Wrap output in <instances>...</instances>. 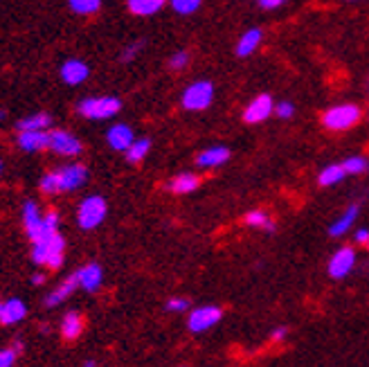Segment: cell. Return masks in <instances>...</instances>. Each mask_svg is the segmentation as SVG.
Here are the masks:
<instances>
[{"label": "cell", "instance_id": "6da1fadb", "mask_svg": "<svg viewBox=\"0 0 369 367\" xmlns=\"http://www.w3.org/2000/svg\"><path fill=\"white\" fill-rule=\"evenodd\" d=\"M63 252H65V239L61 232H54L50 237H43L39 242H32V259L39 266H48L52 270L63 266Z\"/></svg>", "mask_w": 369, "mask_h": 367}, {"label": "cell", "instance_id": "7a4b0ae2", "mask_svg": "<svg viewBox=\"0 0 369 367\" xmlns=\"http://www.w3.org/2000/svg\"><path fill=\"white\" fill-rule=\"evenodd\" d=\"M363 120V111L356 104H338L322 113V124L329 131H347L354 129Z\"/></svg>", "mask_w": 369, "mask_h": 367}, {"label": "cell", "instance_id": "3957f363", "mask_svg": "<svg viewBox=\"0 0 369 367\" xmlns=\"http://www.w3.org/2000/svg\"><path fill=\"white\" fill-rule=\"evenodd\" d=\"M120 108H122V101L113 95L86 97L84 101H79V113L88 120H108L113 116H118Z\"/></svg>", "mask_w": 369, "mask_h": 367}, {"label": "cell", "instance_id": "277c9868", "mask_svg": "<svg viewBox=\"0 0 369 367\" xmlns=\"http://www.w3.org/2000/svg\"><path fill=\"white\" fill-rule=\"evenodd\" d=\"M108 205L101 197H88L86 201H82L77 210V223L82 230H95V228L106 219Z\"/></svg>", "mask_w": 369, "mask_h": 367}, {"label": "cell", "instance_id": "5b68a950", "mask_svg": "<svg viewBox=\"0 0 369 367\" xmlns=\"http://www.w3.org/2000/svg\"><path fill=\"white\" fill-rule=\"evenodd\" d=\"M214 99V86L210 82H194L182 93V108L184 111H205Z\"/></svg>", "mask_w": 369, "mask_h": 367}, {"label": "cell", "instance_id": "8992f818", "mask_svg": "<svg viewBox=\"0 0 369 367\" xmlns=\"http://www.w3.org/2000/svg\"><path fill=\"white\" fill-rule=\"evenodd\" d=\"M221 318H223V311L218 306H212V304L210 306H199L189 313L187 327H189L192 334H203V331L212 329L216 323H221Z\"/></svg>", "mask_w": 369, "mask_h": 367}, {"label": "cell", "instance_id": "52a82bcc", "mask_svg": "<svg viewBox=\"0 0 369 367\" xmlns=\"http://www.w3.org/2000/svg\"><path fill=\"white\" fill-rule=\"evenodd\" d=\"M275 111V101L268 93H261L255 99H250V104L244 108V122L246 124H261L266 122Z\"/></svg>", "mask_w": 369, "mask_h": 367}, {"label": "cell", "instance_id": "ba28073f", "mask_svg": "<svg viewBox=\"0 0 369 367\" xmlns=\"http://www.w3.org/2000/svg\"><path fill=\"white\" fill-rule=\"evenodd\" d=\"M48 147L52 149L54 154L68 156V158L82 154V142H79V137H75L73 133H68V131H61V129H54V131L50 133Z\"/></svg>", "mask_w": 369, "mask_h": 367}, {"label": "cell", "instance_id": "9c48e42d", "mask_svg": "<svg viewBox=\"0 0 369 367\" xmlns=\"http://www.w3.org/2000/svg\"><path fill=\"white\" fill-rule=\"evenodd\" d=\"M356 266V250L351 246H344L336 250V255L329 259V275L333 280H342L354 270Z\"/></svg>", "mask_w": 369, "mask_h": 367}, {"label": "cell", "instance_id": "30bf717a", "mask_svg": "<svg viewBox=\"0 0 369 367\" xmlns=\"http://www.w3.org/2000/svg\"><path fill=\"white\" fill-rule=\"evenodd\" d=\"M54 174H56V180H59V192H73L77 187H82L88 178V171L84 165H65L61 169H56Z\"/></svg>", "mask_w": 369, "mask_h": 367}, {"label": "cell", "instance_id": "8fae6325", "mask_svg": "<svg viewBox=\"0 0 369 367\" xmlns=\"http://www.w3.org/2000/svg\"><path fill=\"white\" fill-rule=\"evenodd\" d=\"M23 225H25V232L32 242H37V239L43 237L45 228H43V214L39 210V205L34 201H27L23 205Z\"/></svg>", "mask_w": 369, "mask_h": 367}, {"label": "cell", "instance_id": "7c38bea8", "mask_svg": "<svg viewBox=\"0 0 369 367\" xmlns=\"http://www.w3.org/2000/svg\"><path fill=\"white\" fill-rule=\"evenodd\" d=\"M106 140H108V144L115 149V151H126V149L133 144L135 135H133V129L129 124H115V126H111V129H108Z\"/></svg>", "mask_w": 369, "mask_h": 367}, {"label": "cell", "instance_id": "4fadbf2b", "mask_svg": "<svg viewBox=\"0 0 369 367\" xmlns=\"http://www.w3.org/2000/svg\"><path fill=\"white\" fill-rule=\"evenodd\" d=\"M77 280H79V286H82L84 291L95 293L101 286V280H104L101 266L99 263H86V266H82L77 270Z\"/></svg>", "mask_w": 369, "mask_h": 367}, {"label": "cell", "instance_id": "5bb4252c", "mask_svg": "<svg viewBox=\"0 0 369 367\" xmlns=\"http://www.w3.org/2000/svg\"><path fill=\"white\" fill-rule=\"evenodd\" d=\"M90 70H88V66L84 61H79V59H68L63 66H61V79L68 84V86H79V84H84L86 79H88Z\"/></svg>", "mask_w": 369, "mask_h": 367}, {"label": "cell", "instance_id": "9a60e30c", "mask_svg": "<svg viewBox=\"0 0 369 367\" xmlns=\"http://www.w3.org/2000/svg\"><path fill=\"white\" fill-rule=\"evenodd\" d=\"M230 160V149L227 147H210L196 156V165L203 167V169H214V167H221Z\"/></svg>", "mask_w": 369, "mask_h": 367}, {"label": "cell", "instance_id": "2e32d148", "mask_svg": "<svg viewBox=\"0 0 369 367\" xmlns=\"http://www.w3.org/2000/svg\"><path fill=\"white\" fill-rule=\"evenodd\" d=\"M358 214H361V203H351L349 208L342 212L340 219H336V221L331 223L329 235L331 237H344V235L351 230V225H354L356 219H358Z\"/></svg>", "mask_w": 369, "mask_h": 367}, {"label": "cell", "instance_id": "e0dca14e", "mask_svg": "<svg viewBox=\"0 0 369 367\" xmlns=\"http://www.w3.org/2000/svg\"><path fill=\"white\" fill-rule=\"evenodd\" d=\"M50 142V133L45 131H20L18 133V147L23 151H41V149H48Z\"/></svg>", "mask_w": 369, "mask_h": 367}, {"label": "cell", "instance_id": "ac0fdd59", "mask_svg": "<svg viewBox=\"0 0 369 367\" xmlns=\"http://www.w3.org/2000/svg\"><path fill=\"white\" fill-rule=\"evenodd\" d=\"M82 331H84V316L77 311L65 313V318L61 320V336L65 340H77L82 336Z\"/></svg>", "mask_w": 369, "mask_h": 367}, {"label": "cell", "instance_id": "d6986e66", "mask_svg": "<svg viewBox=\"0 0 369 367\" xmlns=\"http://www.w3.org/2000/svg\"><path fill=\"white\" fill-rule=\"evenodd\" d=\"M261 39H263V32L259 27H252V30L244 32V37H241L237 43V56H250L259 48Z\"/></svg>", "mask_w": 369, "mask_h": 367}, {"label": "cell", "instance_id": "ffe728a7", "mask_svg": "<svg viewBox=\"0 0 369 367\" xmlns=\"http://www.w3.org/2000/svg\"><path fill=\"white\" fill-rule=\"evenodd\" d=\"M79 286V280H77V273L73 275V278H68L65 282L59 284V289H56L54 293H50L48 297H45V306H59L61 302H65L68 297L73 295V291Z\"/></svg>", "mask_w": 369, "mask_h": 367}, {"label": "cell", "instance_id": "44dd1931", "mask_svg": "<svg viewBox=\"0 0 369 367\" xmlns=\"http://www.w3.org/2000/svg\"><path fill=\"white\" fill-rule=\"evenodd\" d=\"M199 185H201V178L196 174H189V171L187 174H178L167 182L169 192H174V194H189L194 189H199Z\"/></svg>", "mask_w": 369, "mask_h": 367}, {"label": "cell", "instance_id": "7402d4cb", "mask_svg": "<svg viewBox=\"0 0 369 367\" xmlns=\"http://www.w3.org/2000/svg\"><path fill=\"white\" fill-rule=\"evenodd\" d=\"M27 316V306L23 300H7L3 302V325H18Z\"/></svg>", "mask_w": 369, "mask_h": 367}, {"label": "cell", "instance_id": "603a6c76", "mask_svg": "<svg viewBox=\"0 0 369 367\" xmlns=\"http://www.w3.org/2000/svg\"><path fill=\"white\" fill-rule=\"evenodd\" d=\"M244 223L250 225V228H257V230H263V232H268L273 235L277 230V225L275 221L270 219V214L268 212H263V210H252L244 216Z\"/></svg>", "mask_w": 369, "mask_h": 367}, {"label": "cell", "instance_id": "cb8c5ba5", "mask_svg": "<svg viewBox=\"0 0 369 367\" xmlns=\"http://www.w3.org/2000/svg\"><path fill=\"white\" fill-rule=\"evenodd\" d=\"M169 0H129V11L135 16H154Z\"/></svg>", "mask_w": 369, "mask_h": 367}, {"label": "cell", "instance_id": "d4e9b609", "mask_svg": "<svg viewBox=\"0 0 369 367\" xmlns=\"http://www.w3.org/2000/svg\"><path fill=\"white\" fill-rule=\"evenodd\" d=\"M347 176V171H344L342 163L340 165H327L325 169L320 171V176H318V182L322 187H331V185H338V182Z\"/></svg>", "mask_w": 369, "mask_h": 367}, {"label": "cell", "instance_id": "484cf974", "mask_svg": "<svg viewBox=\"0 0 369 367\" xmlns=\"http://www.w3.org/2000/svg\"><path fill=\"white\" fill-rule=\"evenodd\" d=\"M52 118L48 113H37V116H30V118H23L18 122V129L20 131H45L50 129Z\"/></svg>", "mask_w": 369, "mask_h": 367}, {"label": "cell", "instance_id": "4316f807", "mask_svg": "<svg viewBox=\"0 0 369 367\" xmlns=\"http://www.w3.org/2000/svg\"><path fill=\"white\" fill-rule=\"evenodd\" d=\"M149 149H151V142L146 140V137H142V140H133V144L126 149V160H129L131 165H140L142 160L146 158Z\"/></svg>", "mask_w": 369, "mask_h": 367}, {"label": "cell", "instance_id": "83f0119b", "mask_svg": "<svg viewBox=\"0 0 369 367\" xmlns=\"http://www.w3.org/2000/svg\"><path fill=\"white\" fill-rule=\"evenodd\" d=\"M68 5L79 16H92L101 7V0H68Z\"/></svg>", "mask_w": 369, "mask_h": 367}, {"label": "cell", "instance_id": "f1b7e54d", "mask_svg": "<svg viewBox=\"0 0 369 367\" xmlns=\"http://www.w3.org/2000/svg\"><path fill=\"white\" fill-rule=\"evenodd\" d=\"M344 171H347V176H361L369 169V160L363 158V156H351L342 163Z\"/></svg>", "mask_w": 369, "mask_h": 367}, {"label": "cell", "instance_id": "f546056e", "mask_svg": "<svg viewBox=\"0 0 369 367\" xmlns=\"http://www.w3.org/2000/svg\"><path fill=\"white\" fill-rule=\"evenodd\" d=\"M169 3H171V7H174V11H178V14L189 16L201 7L203 0H169Z\"/></svg>", "mask_w": 369, "mask_h": 367}, {"label": "cell", "instance_id": "4dcf8cb0", "mask_svg": "<svg viewBox=\"0 0 369 367\" xmlns=\"http://www.w3.org/2000/svg\"><path fill=\"white\" fill-rule=\"evenodd\" d=\"M41 192L52 197V194H59V180H56V174L54 171H48L43 178H41Z\"/></svg>", "mask_w": 369, "mask_h": 367}, {"label": "cell", "instance_id": "1f68e13d", "mask_svg": "<svg viewBox=\"0 0 369 367\" xmlns=\"http://www.w3.org/2000/svg\"><path fill=\"white\" fill-rule=\"evenodd\" d=\"M293 113H295V106L291 101H280V104H275L273 116H277L280 120H288V118H293Z\"/></svg>", "mask_w": 369, "mask_h": 367}, {"label": "cell", "instance_id": "d6a6232c", "mask_svg": "<svg viewBox=\"0 0 369 367\" xmlns=\"http://www.w3.org/2000/svg\"><path fill=\"white\" fill-rule=\"evenodd\" d=\"M189 63V54L187 52H176L174 56L169 59V68L171 70H184Z\"/></svg>", "mask_w": 369, "mask_h": 367}, {"label": "cell", "instance_id": "836d02e7", "mask_svg": "<svg viewBox=\"0 0 369 367\" xmlns=\"http://www.w3.org/2000/svg\"><path fill=\"white\" fill-rule=\"evenodd\" d=\"M16 354H20L16 347L11 349H0V367H11L16 363Z\"/></svg>", "mask_w": 369, "mask_h": 367}, {"label": "cell", "instance_id": "e575fe53", "mask_svg": "<svg viewBox=\"0 0 369 367\" xmlns=\"http://www.w3.org/2000/svg\"><path fill=\"white\" fill-rule=\"evenodd\" d=\"M167 309L169 311H184V309H189V302L184 300V297H171V300L167 302Z\"/></svg>", "mask_w": 369, "mask_h": 367}, {"label": "cell", "instance_id": "d590c367", "mask_svg": "<svg viewBox=\"0 0 369 367\" xmlns=\"http://www.w3.org/2000/svg\"><path fill=\"white\" fill-rule=\"evenodd\" d=\"M142 50V43H133V45H129L124 52H122V61H131V59H135V54Z\"/></svg>", "mask_w": 369, "mask_h": 367}, {"label": "cell", "instance_id": "8d00e7d4", "mask_svg": "<svg viewBox=\"0 0 369 367\" xmlns=\"http://www.w3.org/2000/svg\"><path fill=\"white\" fill-rule=\"evenodd\" d=\"M282 5H286V0H259L261 9H280Z\"/></svg>", "mask_w": 369, "mask_h": 367}, {"label": "cell", "instance_id": "74e56055", "mask_svg": "<svg viewBox=\"0 0 369 367\" xmlns=\"http://www.w3.org/2000/svg\"><path fill=\"white\" fill-rule=\"evenodd\" d=\"M356 244H361V246H367L369 244V230H367V228H361V230L358 232H356Z\"/></svg>", "mask_w": 369, "mask_h": 367}, {"label": "cell", "instance_id": "f35d334b", "mask_svg": "<svg viewBox=\"0 0 369 367\" xmlns=\"http://www.w3.org/2000/svg\"><path fill=\"white\" fill-rule=\"evenodd\" d=\"M270 340L273 342H282V340H286V327H277L273 334H270Z\"/></svg>", "mask_w": 369, "mask_h": 367}, {"label": "cell", "instance_id": "ab89813d", "mask_svg": "<svg viewBox=\"0 0 369 367\" xmlns=\"http://www.w3.org/2000/svg\"><path fill=\"white\" fill-rule=\"evenodd\" d=\"M43 282H45V278H43V275H34V278H32V284H34V286H37V284L41 286Z\"/></svg>", "mask_w": 369, "mask_h": 367}, {"label": "cell", "instance_id": "60d3db41", "mask_svg": "<svg viewBox=\"0 0 369 367\" xmlns=\"http://www.w3.org/2000/svg\"><path fill=\"white\" fill-rule=\"evenodd\" d=\"M0 323H3V302H0Z\"/></svg>", "mask_w": 369, "mask_h": 367}, {"label": "cell", "instance_id": "b9f144b4", "mask_svg": "<svg viewBox=\"0 0 369 367\" xmlns=\"http://www.w3.org/2000/svg\"><path fill=\"white\" fill-rule=\"evenodd\" d=\"M5 120V111H0V122H3Z\"/></svg>", "mask_w": 369, "mask_h": 367}, {"label": "cell", "instance_id": "7bdbcfd3", "mask_svg": "<svg viewBox=\"0 0 369 367\" xmlns=\"http://www.w3.org/2000/svg\"><path fill=\"white\" fill-rule=\"evenodd\" d=\"M0 174H3V163H0Z\"/></svg>", "mask_w": 369, "mask_h": 367}, {"label": "cell", "instance_id": "ee69618b", "mask_svg": "<svg viewBox=\"0 0 369 367\" xmlns=\"http://www.w3.org/2000/svg\"><path fill=\"white\" fill-rule=\"evenodd\" d=\"M367 250H369V244H367Z\"/></svg>", "mask_w": 369, "mask_h": 367}]
</instances>
